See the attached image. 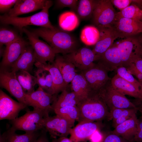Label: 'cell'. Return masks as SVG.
Listing matches in <instances>:
<instances>
[{"mask_svg":"<svg viewBox=\"0 0 142 142\" xmlns=\"http://www.w3.org/2000/svg\"><path fill=\"white\" fill-rule=\"evenodd\" d=\"M138 110L137 107L135 108H127L125 112L118 118L113 120V125L115 128L118 125L125 122L136 114Z\"/></svg>","mask_w":142,"mask_h":142,"instance_id":"37","label":"cell"},{"mask_svg":"<svg viewBox=\"0 0 142 142\" xmlns=\"http://www.w3.org/2000/svg\"><path fill=\"white\" fill-rule=\"evenodd\" d=\"M54 95L49 94L39 87L37 89L29 94H25V100L27 106L40 110L47 116L53 110L51 104L55 99Z\"/></svg>","mask_w":142,"mask_h":142,"instance_id":"8","label":"cell"},{"mask_svg":"<svg viewBox=\"0 0 142 142\" xmlns=\"http://www.w3.org/2000/svg\"><path fill=\"white\" fill-rule=\"evenodd\" d=\"M53 63L59 70L65 83L67 86L77 74L75 67L64 55L56 56Z\"/></svg>","mask_w":142,"mask_h":142,"instance_id":"23","label":"cell"},{"mask_svg":"<svg viewBox=\"0 0 142 142\" xmlns=\"http://www.w3.org/2000/svg\"><path fill=\"white\" fill-rule=\"evenodd\" d=\"M97 64L108 72L115 70L122 65V62L116 44H113L99 58Z\"/></svg>","mask_w":142,"mask_h":142,"instance_id":"20","label":"cell"},{"mask_svg":"<svg viewBox=\"0 0 142 142\" xmlns=\"http://www.w3.org/2000/svg\"><path fill=\"white\" fill-rule=\"evenodd\" d=\"M75 67L82 71L87 70L95 64L96 57L92 50L86 47L78 49L69 54L63 55Z\"/></svg>","mask_w":142,"mask_h":142,"instance_id":"11","label":"cell"},{"mask_svg":"<svg viewBox=\"0 0 142 142\" xmlns=\"http://www.w3.org/2000/svg\"><path fill=\"white\" fill-rule=\"evenodd\" d=\"M72 90L79 102L87 98L91 92L88 83L81 73L77 74L71 82Z\"/></svg>","mask_w":142,"mask_h":142,"instance_id":"27","label":"cell"},{"mask_svg":"<svg viewBox=\"0 0 142 142\" xmlns=\"http://www.w3.org/2000/svg\"><path fill=\"white\" fill-rule=\"evenodd\" d=\"M79 23L78 16L72 11L64 12L59 17V26L62 30L66 31L74 30L78 26Z\"/></svg>","mask_w":142,"mask_h":142,"instance_id":"28","label":"cell"},{"mask_svg":"<svg viewBox=\"0 0 142 142\" xmlns=\"http://www.w3.org/2000/svg\"><path fill=\"white\" fill-rule=\"evenodd\" d=\"M137 99L138 105L136 107L142 108V98Z\"/></svg>","mask_w":142,"mask_h":142,"instance_id":"51","label":"cell"},{"mask_svg":"<svg viewBox=\"0 0 142 142\" xmlns=\"http://www.w3.org/2000/svg\"><path fill=\"white\" fill-rule=\"evenodd\" d=\"M138 108V110L141 113V118L142 119V108L140 107H137Z\"/></svg>","mask_w":142,"mask_h":142,"instance_id":"53","label":"cell"},{"mask_svg":"<svg viewBox=\"0 0 142 142\" xmlns=\"http://www.w3.org/2000/svg\"><path fill=\"white\" fill-rule=\"evenodd\" d=\"M122 62L126 67L136 56L139 55L141 45L136 39L129 37L116 44Z\"/></svg>","mask_w":142,"mask_h":142,"instance_id":"16","label":"cell"},{"mask_svg":"<svg viewBox=\"0 0 142 142\" xmlns=\"http://www.w3.org/2000/svg\"><path fill=\"white\" fill-rule=\"evenodd\" d=\"M21 37L15 31L6 28H1L0 30V47L9 44Z\"/></svg>","mask_w":142,"mask_h":142,"instance_id":"35","label":"cell"},{"mask_svg":"<svg viewBox=\"0 0 142 142\" xmlns=\"http://www.w3.org/2000/svg\"><path fill=\"white\" fill-rule=\"evenodd\" d=\"M45 41L56 54L64 55L77 49L78 43L72 35L66 31L55 27L53 29L41 27L32 31Z\"/></svg>","mask_w":142,"mask_h":142,"instance_id":"1","label":"cell"},{"mask_svg":"<svg viewBox=\"0 0 142 142\" xmlns=\"http://www.w3.org/2000/svg\"><path fill=\"white\" fill-rule=\"evenodd\" d=\"M46 1V0H18L14 7L6 14L11 17H16L38 9H42L45 6Z\"/></svg>","mask_w":142,"mask_h":142,"instance_id":"18","label":"cell"},{"mask_svg":"<svg viewBox=\"0 0 142 142\" xmlns=\"http://www.w3.org/2000/svg\"><path fill=\"white\" fill-rule=\"evenodd\" d=\"M139 98H142V83L141 84V85L139 90Z\"/></svg>","mask_w":142,"mask_h":142,"instance_id":"52","label":"cell"},{"mask_svg":"<svg viewBox=\"0 0 142 142\" xmlns=\"http://www.w3.org/2000/svg\"><path fill=\"white\" fill-rule=\"evenodd\" d=\"M1 63V69L7 70L18 59L28 46L22 37L6 45Z\"/></svg>","mask_w":142,"mask_h":142,"instance_id":"15","label":"cell"},{"mask_svg":"<svg viewBox=\"0 0 142 142\" xmlns=\"http://www.w3.org/2000/svg\"><path fill=\"white\" fill-rule=\"evenodd\" d=\"M139 55L142 58V46H141V48L139 53Z\"/></svg>","mask_w":142,"mask_h":142,"instance_id":"54","label":"cell"},{"mask_svg":"<svg viewBox=\"0 0 142 142\" xmlns=\"http://www.w3.org/2000/svg\"><path fill=\"white\" fill-rule=\"evenodd\" d=\"M116 14L110 0H98L93 13L94 22L97 27L111 26Z\"/></svg>","mask_w":142,"mask_h":142,"instance_id":"7","label":"cell"},{"mask_svg":"<svg viewBox=\"0 0 142 142\" xmlns=\"http://www.w3.org/2000/svg\"><path fill=\"white\" fill-rule=\"evenodd\" d=\"M36 62L34 50L31 46H28L12 65L11 71L16 73L21 70L29 72Z\"/></svg>","mask_w":142,"mask_h":142,"instance_id":"21","label":"cell"},{"mask_svg":"<svg viewBox=\"0 0 142 142\" xmlns=\"http://www.w3.org/2000/svg\"><path fill=\"white\" fill-rule=\"evenodd\" d=\"M131 63H134L136 68L142 74V58L139 55L134 57Z\"/></svg>","mask_w":142,"mask_h":142,"instance_id":"48","label":"cell"},{"mask_svg":"<svg viewBox=\"0 0 142 142\" xmlns=\"http://www.w3.org/2000/svg\"><path fill=\"white\" fill-rule=\"evenodd\" d=\"M22 31L27 36L34 50L36 62L43 64L46 63L47 62L53 63L56 54L51 46L40 40L37 36L26 28L24 27Z\"/></svg>","mask_w":142,"mask_h":142,"instance_id":"5","label":"cell"},{"mask_svg":"<svg viewBox=\"0 0 142 142\" xmlns=\"http://www.w3.org/2000/svg\"><path fill=\"white\" fill-rule=\"evenodd\" d=\"M110 83L114 89L123 94L139 98V89L117 74L111 79Z\"/></svg>","mask_w":142,"mask_h":142,"instance_id":"26","label":"cell"},{"mask_svg":"<svg viewBox=\"0 0 142 142\" xmlns=\"http://www.w3.org/2000/svg\"><path fill=\"white\" fill-rule=\"evenodd\" d=\"M79 111V122H93L109 117L107 105L98 92L91 91L88 97L77 105Z\"/></svg>","mask_w":142,"mask_h":142,"instance_id":"2","label":"cell"},{"mask_svg":"<svg viewBox=\"0 0 142 142\" xmlns=\"http://www.w3.org/2000/svg\"><path fill=\"white\" fill-rule=\"evenodd\" d=\"M0 85L19 102L26 105L25 93L18 81L16 73L7 70L1 69Z\"/></svg>","mask_w":142,"mask_h":142,"instance_id":"10","label":"cell"},{"mask_svg":"<svg viewBox=\"0 0 142 142\" xmlns=\"http://www.w3.org/2000/svg\"><path fill=\"white\" fill-rule=\"evenodd\" d=\"M27 106L13 99L0 90V120H12L18 117L20 112Z\"/></svg>","mask_w":142,"mask_h":142,"instance_id":"12","label":"cell"},{"mask_svg":"<svg viewBox=\"0 0 142 142\" xmlns=\"http://www.w3.org/2000/svg\"><path fill=\"white\" fill-rule=\"evenodd\" d=\"M125 67L130 73L137 78L141 84L142 83V74L136 68L134 63H131Z\"/></svg>","mask_w":142,"mask_h":142,"instance_id":"43","label":"cell"},{"mask_svg":"<svg viewBox=\"0 0 142 142\" xmlns=\"http://www.w3.org/2000/svg\"><path fill=\"white\" fill-rule=\"evenodd\" d=\"M108 72L97 64L82 71L81 73L87 81L91 91L98 92L111 79L108 76Z\"/></svg>","mask_w":142,"mask_h":142,"instance_id":"9","label":"cell"},{"mask_svg":"<svg viewBox=\"0 0 142 142\" xmlns=\"http://www.w3.org/2000/svg\"><path fill=\"white\" fill-rule=\"evenodd\" d=\"M37 68H40L49 72L51 75L53 81L54 95H56L66 89L62 76L57 67L53 63L40 64L36 62L34 64Z\"/></svg>","mask_w":142,"mask_h":142,"instance_id":"25","label":"cell"},{"mask_svg":"<svg viewBox=\"0 0 142 142\" xmlns=\"http://www.w3.org/2000/svg\"><path fill=\"white\" fill-rule=\"evenodd\" d=\"M111 26L116 32L119 38H128L142 33V21L139 20L116 17Z\"/></svg>","mask_w":142,"mask_h":142,"instance_id":"14","label":"cell"},{"mask_svg":"<svg viewBox=\"0 0 142 142\" xmlns=\"http://www.w3.org/2000/svg\"><path fill=\"white\" fill-rule=\"evenodd\" d=\"M38 69L35 72L37 84L39 87L42 88L45 91V71L43 69L37 68Z\"/></svg>","mask_w":142,"mask_h":142,"instance_id":"39","label":"cell"},{"mask_svg":"<svg viewBox=\"0 0 142 142\" xmlns=\"http://www.w3.org/2000/svg\"><path fill=\"white\" fill-rule=\"evenodd\" d=\"M57 6L60 8H69L73 12H76L78 1L77 0H56Z\"/></svg>","mask_w":142,"mask_h":142,"instance_id":"38","label":"cell"},{"mask_svg":"<svg viewBox=\"0 0 142 142\" xmlns=\"http://www.w3.org/2000/svg\"><path fill=\"white\" fill-rule=\"evenodd\" d=\"M133 141L142 142V119H138L137 129L133 139Z\"/></svg>","mask_w":142,"mask_h":142,"instance_id":"45","label":"cell"},{"mask_svg":"<svg viewBox=\"0 0 142 142\" xmlns=\"http://www.w3.org/2000/svg\"><path fill=\"white\" fill-rule=\"evenodd\" d=\"M114 70L115 71L116 74L119 76L131 83L140 90L141 84L134 78L125 67L121 65L118 67Z\"/></svg>","mask_w":142,"mask_h":142,"instance_id":"36","label":"cell"},{"mask_svg":"<svg viewBox=\"0 0 142 142\" xmlns=\"http://www.w3.org/2000/svg\"><path fill=\"white\" fill-rule=\"evenodd\" d=\"M103 139V134L98 129L91 135L89 139L91 142H102Z\"/></svg>","mask_w":142,"mask_h":142,"instance_id":"47","label":"cell"},{"mask_svg":"<svg viewBox=\"0 0 142 142\" xmlns=\"http://www.w3.org/2000/svg\"><path fill=\"white\" fill-rule=\"evenodd\" d=\"M138 119L136 114L115 128L111 133L120 136L129 141H133L136 133Z\"/></svg>","mask_w":142,"mask_h":142,"instance_id":"22","label":"cell"},{"mask_svg":"<svg viewBox=\"0 0 142 142\" xmlns=\"http://www.w3.org/2000/svg\"><path fill=\"white\" fill-rule=\"evenodd\" d=\"M79 102L73 91L68 92L65 89L62 92L58 98L55 99L52 106L53 110L65 106H76Z\"/></svg>","mask_w":142,"mask_h":142,"instance_id":"29","label":"cell"},{"mask_svg":"<svg viewBox=\"0 0 142 142\" xmlns=\"http://www.w3.org/2000/svg\"><path fill=\"white\" fill-rule=\"evenodd\" d=\"M110 80L98 92L108 107L113 108H131L137 107L125 95L114 89Z\"/></svg>","mask_w":142,"mask_h":142,"instance_id":"6","label":"cell"},{"mask_svg":"<svg viewBox=\"0 0 142 142\" xmlns=\"http://www.w3.org/2000/svg\"><path fill=\"white\" fill-rule=\"evenodd\" d=\"M51 142H57V140H53Z\"/></svg>","mask_w":142,"mask_h":142,"instance_id":"55","label":"cell"},{"mask_svg":"<svg viewBox=\"0 0 142 142\" xmlns=\"http://www.w3.org/2000/svg\"><path fill=\"white\" fill-rule=\"evenodd\" d=\"M116 17H124L142 21V9L135 5H130L116 13Z\"/></svg>","mask_w":142,"mask_h":142,"instance_id":"34","label":"cell"},{"mask_svg":"<svg viewBox=\"0 0 142 142\" xmlns=\"http://www.w3.org/2000/svg\"><path fill=\"white\" fill-rule=\"evenodd\" d=\"M52 4V1L47 0L45 6L40 11L27 17H12L6 13L0 16L1 23L12 25L21 32H23V29L24 27L31 25L54 29L55 27L52 24L49 19V9Z\"/></svg>","mask_w":142,"mask_h":142,"instance_id":"3","label":"cell"},{"mask_svg":"<svg viewBox=\"0 0 142 142\" xmlns=\"http://www.w3.org/2000/svg\"><path fill=\"white\" fill-rule=\"evenodd\" d=\"M48 116L38 110H28L23 115L10 120L11 127L16 131H23L26 133H33L41 130L44 129V118Z\"/></svg>","mask_w":142,"mask_h":142,"instance_id":"4","label":"cell"},{"mask_svg":"<svg viewBox=\"0 0 142 142\" xmlns=\"http://www.w3.org/2000/svg\"><path fill=\"white\" fill-rule=\"evenodd\" d=\"M112 4L120 10L122 11L130 5L132 2L131 0H110Z\"/></svg>","mask_w":142,"mask_h":142,"instance_id":"42","label":"cell"},{"mask_svg":"<svg viewBox=\"0 0 142 142\" xmlns=\"http://www.w3.org/2000/svg\"><path fill=\"white\" fill-rule=\"evenodd\" d=\"M99 37L100 32L98 28L93 26H87L82 30L80 38L84 44L91 46L96 44Z\"/></svg>","mask_w":142,"mask_h":142,"instance_id":"31","label":"cell"},{"mask_svg":"<svg viewBox=\"0 0 142 142\" xmlns=\"http://www.w3.org/2000/svg\"><path fill=\"white\" fill-rule=\"evenodd\" d=\"M57 142H73L70 138H68L67 137H61L59 138L57 140Z\"/></svg>","mask_w":142,"mask_h":142,"instance_id":"50","label":"cell"},{"mask_svg":"<svg viewBox=\"0 0 142 142\" xmlns=\"http://www.w3.org/2000/svg\"><path fill=\"white\" fill-rule=\"evenodd\" d=\"M17 0H0V11L3 13L8 12L11 7L14 5Z\"/></svg>","mask_w":142,"mask_h":142,"instance_id":"40","label":"cell"},{"mask_svg":"<svg viewBox=\"0 0 142 142\" xmlns=\"http://www.w3.org/2000/svg\"><path fill=\"white\" fill-rule=\"evenodd\" d=\"M121 137L112 133L105 138L104 142H129Z\"/></svg>","mask_w":142,"mask_h":142,"instance_id":"46","label":"cell"},{"mask_svg":"<svg viewBox=\"0 0 142 142\" xmlns=\"http://www.w3.org/2000/svg\"><path fill=\"white\" fill-rule=\"evenodd\" d=\"M53 110L56 115L62 116L67 120L72 126L79 117V111L77 105L65 106L54 109Z\"/></svg>","mask_w":142,"mask_h":142,"instance_id":"33","label":"cell"},{"mask_svg":"<svg viewBox=\"0 0 142 142\" xmlns=\"http://www.w3.org/2000/svg\"><path fill=\"white\" fill-rule=\"evenodd\" d=\"M100 32L99 40L92 50L97 60L99 57L113 44L114 41L119 38L116 32L111 26L98 27Z\"/></svg>","mask_w":142,"mask_h":142,"instance_id":"17","label":"cell"},{"mask_svg":"<svg viewBox=\"0 0 142 142\" xmlns=\"http://www.w3.org/2000/svg\"><path fill=\"white\" fill-rule=\"evenodd\" d=\"M72 127L67 120L58 115L44 119V129L53 138L67 137L70 134Z\"/></svg>","mask_w":142,"mask_h":142,"instance_id":"13","label":"cell"},{"mask_svg":"<svg viewBox=\"0 0 142 142\" xmlns=\"http://www.w3.org/2000/svg\"><path fill=\"white\" fill-rule=\"evenodd\" d=\"M17 79L26 94H30L34 91V87L37 84L36 78L29 72L23 70L16 73Z\"/></svg>","mask_w":142,"mask_h":142,"instance_id":"30","label":"cell"},{"mask_svg":"<svg viewBox=\"0 0 142 142\" xmlns=\"http://www.w3.org/2000/svg\"><path fill=\"white\" fill-rule=\"evenodd\" d=\"M97 2L96 0L79 1L76 11L78 17L82 19L89 17L93 14Z\"/></svg>","mask_w":142,"mask_h":142,"instance_id":"32","label":"cell"},{"mask_svg":"<svg viewBox=\"0 0 142 142\" xmlns=\"http://www.w3.org/2000/svg\"><path fill=\"white\" fill-rule=\"evenodd\" d=\"M126 109L120 108L110 109L109 117L112 119L113 120H115L121 116L125 112Z\"/></svg>","mask_w":142,"mask_h":142,"instance_id":"44","label":"cell"},{"mask_svg":"<svg viewBox=\"0 0 142 142\" xmlns=\"http://www.w3.org/2000/svg\"><path fill=\"white\" fill-rule=\"evenodd\" d=\"M46 132L44 129L42 130L40 135L35 142H49L46 135Z\"/></svg>","mask_w":142,"mask_h":142,"instance_id":"49","label":"cell"},{"mask_svg":"<svg viewBox=\"0 0 142 142\" xmlns=\"http://www.w3.org/2000/svg\"><path fill=\"white\" fill-rule=\"evenodd\" d=\"M99 125L93 122H79L70 133V139L73 142H81L89 139L96 130L99 129Z\"/></svg>","mask_w":142,"mask_h":142,"instance_id":"19","label":"cell"},{"mask_svg":"<svg viewBox=\"0 0 142 142\" xmlns=\"http://www.w3.org/2000/svg\"><path fill=\"white\" fill-rule=\"evenodd\" d=\"M42 130L18 134L16 133V130L10 127L2 134H0V142H35Z\"/></svg>","mask_w":142,"mask_h":142,"instance_id":"24","label":"cell"},{"mask_svg":"<svg viewBox=\"0 0 142 142\" xmlns=\"http://www.w3.org/2000/svg\"><path fill=\"white\" fill-rule=\"evenodd\" d=\"M49 73L45 75V91L47 93L54 95L53 81L52 77L50 74Z\"/></svg>","mask_w":142,"mask_h":142,"instance_id":"41","label":"cell"}]
</instances>
